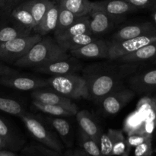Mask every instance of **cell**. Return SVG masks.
<instances>
[{"instance_id":"cell-1","label":"cell","mask_w":156,"mask_h":156,"mask_svg":"<svg viewBox=\"0 0 156 156\" xmlns=\"http://www.w3.org/2000/svg\"><path fill=\"white\" fill-rule=\"evenodd\" d=\"M140 65L111 60L86 66L82 77L86 82L89 100L98 105L104 97L123 85L131 75L138 72Z\"/></svg>"},{"instance_id":"cell-2","label":"cell","mask_w":156,"mask_h":156,"mask_svg":"<svg viewBox=\"0 0 156 156\" xmlns=\"http://www.w3.org/2000/svg\"><path fill=\"white\" fill-rule=\"evenodd\" d=\"M69 56L66 50L60 47L56 40L46 37L34 44L24 56L14 62V65L22 68L34 69L46 63Z\"/></svg>"},{"instance_id":"cell-3","label":"cell","mask_w":156,"mask_h":156,"mask_svg":"<svg viewBox=\"0 0 156 156\" xmlns=\"http://www.w3.org/2000/svg\"><path fill=\"white\" fill-rule=\"evenodd\" d=\"M47 82L49 87L70 100H89L86 82L82 76L76 73L51 76Z\"/></svg>"},{"instance_id":"cell-4","label":"cell","mask_w":156,"mask_h":156,"mask_svg":"<svg viewBox=\"0 0 156 156\" xmlns=\"http://www.w3.org/2000/svg\"><path fill=\"white\" fill-rule=\"evenodd\" d=\"M19 117L35 140L49 149L63 153L64 146L62 142L57 135L49 129L41 119L26 112Z\"/></svg>"},{"instance_id":"cell-5","label":"cell","mask_w":156,"mask_h":156,"mask_svg":"<svg viewBox=\"0 0 156 156\" xmlns=\"http://www.w3.org/2000/svg\"><path fill=\"white\" fill-rule=\"evenodd\" d=\"M42 37L41 35L35 34L2 43L0 44V60L14 63L24 56Z\"/></svg>"},{"instance_id":"cell-6","label":"cell","mask_w":156,"mask_h":156,"mask_svg":"<svg viewBox=\"0 0 156 156\" xmlns=\"http://www.w3.org/2000/svg\"><path fill=\"white\" fill-rule=\"evenodd\" d=\"M136 96L135 92L123 84L104 97L98 105L107 115L118 114Z\"/></svg>"},{"instance_id":"cell-7","label":"cell","mask_w":156,"mask_h":156,"mask_svg":"<svg viewBox=\"0 0 156 156\" xmlns=\"http://www.w3.org/2000/svg\"><path fill=\"white\" fill-rule=\"evenodd\" d=\"M156 41V34L144 35L121 41L108 42V59L116 60L121 56L133 53L147 44Z\"/></svg>"},{"instance_id":"cell-8","label":"cell","mask_w":156,"mask_h":156,"mask_svg":"<svg viewBox=\"0 0 156 156\" xmlns=\"http://www.w3.org/2000/svg\"><path fill=\"white\" fill-rule=\"evenodd\" d=\"M81 68H82V63L78 59H76V58L74 59L69 57V56L67 57L55 59L48 63L34 68L32 69L37 73L56 76L76 73Z\"/></svg>"},{"instance_id":"cell-9","label":"cell","mask_w":156,"mask_h":156,"mask_svg":"<svg viewBox=\"0 0 156 156\" xmlns=\"http://www.w3.org/2000/svg\"><path fill=\"white\" fill-rule=\"evenodd\" d=\"M128 87L136 94L149 95L156 93V69L135 73L127 79Z\"/></svg>"},{"instance_id":"cell-10","label":"cell","mask_w":156,"mask_h":156,"mask_svg":"<svg viewBox=\"0 0 156 156\" xmlns=\"http://www.w3.org/2000/svg\"><path fill=\"white\" fill-rule=\"evenodd\" d=\"M0 85L19 91H34L48 86L47 79L34 76H20L19 73L0 77Z\"/></svg>"},{"instance_id":"cell-11","label":"cell","mask_w":156,"mask_h":156,"mask_svg":"<svg viewBox=\"0 0 156 156\" xmlns=\"http://www.w3.org/2000/svg\"><path fill=\"white\" fill-rule=\"evenodd\" d=\"M30 95H31L32 99L37 101L48 104V105H59V106L69 108L76 113L78 112L77 106L76 104L73 103V101L66 98L62 94H59V92L49 86L34 90L32 91Z\"/></svg>"},{"instance_id":"cell-12","label":"cell","mask_w":156,"mask_h":156,"mask_svg":"<svg viewBox=\"0 0 156 156\" xmlns=\"http://www.w3.org/2000/svg\"><path fill=\"white\" fill-rule=\"evenodd\" d=\"M88 15L90 18L91 34L96 37L109 31L117 21V18L110 16L101 9L92 5Z\"/></svg>"},{"instance_id":"cell-13","label":"cell","mask_w":156,"mask_h":156,"mask_svg":"<svg viewBox=\"0 0 156 156\" xmlns=\"http://www.w3.org/2000/svg\"><path fill=\"white\" fill-rule=\"evenodd\" d=\"M69 52L76 59H108V44L104 40L96 39L83 47Z\"/></svg>"},{"instance_id":"cell-14","label":"cell","mask_w":156,"mask_h":156,"mask_svg":"<svg viewBox=\"0 0 156 156\" xmlns=\"http://www.w3.org/2000/svg\"><path fill=\"white\" fill-rule=\"evenodd\" d=\"M156 34V25L150 21L124 26L112 36L113 41H121L144 35Z\"/></svg>"},{"instance_id":"cell-15","label":"cell","mask_w":156,"mask_h":156,"mask_svg":"<svg viewBox=\"0 0 156 156\" xmlns=\"http://www.w3.org/2000/svg\"><path fill=\"white\" fill-rule=\"evenodd\" d=\"M91 5L101 9L110 16L117 19L126 14L138 10V9L134 7L125 0H103V1L91 2Z\"/></svg>"},{"instance_id":"cell-16","label":"cell","mask_w":156,"mask_h":156,"mask_svg":"<svg viewBox=\"0 0 156 156\" xmlns=\"http://www.w3.org/2000/svg\"><path fill=\"white\" fill-rule=\"evenodd\" d=\"M76 116L78 124L80 128V132L92 138L99 144V139L102 131L91 114L86 110H82L78 111Z\"/></svg>"},{"instance_id":"cell-17","label":"cell","mask_w":156,"mask_h":156,"mask_svg":"<svg viewBox=\"0 0 156 156\" xmlns=\"http://www.w3.org/2000/svg\"><path fill=\"white\" fill-rule=\"evenodd\" d=\"M59 5L53 2L50 6L42 21L34 28L33 30L41 36H46L50 32L54 31L56 27L59 15Z\"/></svg>"},{"instance_id":"cell-18","label":"cell","mask_w":156,"mask_h":156,"mask_svg":"<svg viewBox=\"0 0 156 156\" xmlns=\"http://www.w3.org/2000/svg\"><path fill=\"white\" fill-rule=\"evenodd\" d=\"M156 57V41L144 46L133 53L121 56L116 59L121 62L142 63L146 61H152Z\"/></svg>"},{"instance_id":"cell-19","label":"cell","mask_w":156,"mask_h":156,"mask_svg":"<svg viewBox=\"0 0 156 156\" xmlns=\"http://www.w3.org/2000/svg\"><path fill=\"white\" fill-rule=\"evenodd\" d=\"M44 120L55 129L62 141L68 147L72 146L71 126L68 120L62 117H53V116H47L44 117Z\"/></svg>"},{"instance_id":"cell-20","label":"cell","mask_w":156,"mask_h":156,"mask_svg":"<svg viewBox=\"0 0 156 156\" xmlns=\"http://www.w3.org/2000/svg\"><path fill=\"white\" fill-rule=\"evenodd\" d=\"M0 136L4 140L7 149L18 151L22 147L24 148V140H22L2 118H0Z\"/></svg>"},{"instance_id":"cell-21","label":"cell","mask_w":156,"mask_h":156,"mask_svg":"<svg viewBox=\"0 0 156 156\" xmlns=\"http://www.w3.org/2000/svg\"><path fill=\"white\" fill-rule=\"evenodd\" d=\"M85 34H91L90 30V18L89 15H84L79 17L71 25L62 30L60 34L55 38H66L74 35Z\"/></svg>"},{"instance_id":"cell-22","label":"cell","mask_w":156,"mask_h":156,"mask_svg":"<svg viewBox=\"0 0 156 156\" xmlns=\"http://www.w3.org/2000/svg\"><path fill=\"white\" fill-rule=\"evenodd\" d=\"M123 132L120 129H109L106 133H101L99 139V147L103 156H111L114 144L123 138Z\"/></svg>"},{"instance_id":"cell-23","label":"cell","mask_w":156,"mask_h":156,"mask_svg":"<svg viewBox=\"0 0 156 156\" xmlns=\"http://www.w3.org/2000/svg\"><path fill=\"white\" fill-rule=\"evenodd\" d=\"M98 39L91 34L74 35L66 38H55L56 42L66 51L76 50Z\"/></svg>"},{"instance_id":"cell-24","label":"cell","mask_w":156,"mask_h":156,"mask_svg":"<svg viewBox=\"0 0 156 156\" xmlns=\"http://www.w3.org/2000/svg\"><path fill=\"white\" fill-rule=\"evenodd\" d=\"M12 18L15 21V24L21 25L25 28L33 30L35 27V22L30 10L24 2L16 6L12 11Z\"/></svg>"},{"instance_id":"cell-25","label":"cell","mask_w":156,"mask_h":156,"mask_svg":"<svg viewBox=\"0 0 156 156\" xmlns=\"http://www.w3.org/2000/svg\"><path fill=\"white\" fill-rule=\"evenodd\" d=\"M30 10L35 22V27L42 21L50 6L53 4V0H27L23 2ZM34 30V29H33Z\"/></svg>"},{"instance_id":"cell-26","label":"cell","mask_w":156,"mask_h":156,"mask_svg":"<svg viewBox=\"0 0 156 156\" xmlns=\"http://www.w3.org/2000/svg\"><path fill=\"white\" fill-rule=\"evenodd\" d=\"M32 105L38 111H41L44 114H48L50 116H53V117H66L74 116L77 114L73 110L65 108V107L59 106V105L44 104L34 100H33Z\"/></svg>"},{"instance_id":"cell-27","label":"cell","mask_w":156,"mask_h":156,"mask_svg":"<svg viewBox=\"0 0 156 156\" xmlns=\"http://www.w3.org/2000/svg\"><path fill=\"white\" fill-rule=\"evenodd\" d=\"M59 5L78 17L88 15L91 9L90 0H59Z\"/></svg>"},{"instance_id":"cell-28","label":"cell","mask_w":156,"mask_h":156,"mask_svg":"<svg viewBox=\"0 0 156 156\" xmlns=\"http://www.w3.org/2000/svg\"><path fill=\"white\" fill-rule=\"evenodd\" d=\"M143 125L144 119L138 111H135L129 114L125 119L123 123V131L127 134V136L136 133L144 134Z\"/></svg>"},{"instance_id":"cell-29","label":"cell","mask_w":156,"mask_h":156,"mask_svg":"<svg viewBox=\"0 0 156 156\" xmlns=\"http://www.w3.org/2000/svg\"><path fill=\"white\" fill-rule=\"evenodd\" d=\"M31 30L15 24V26H8L0 29V44L12 41L21 37L28 36Z\"/></svg>"},{"instance_id":"cell-30","label":"cell","mask_w":156,"mask_h":156,"mask_svg":"<svg viewBox=\"0 0 156 156\" xmlns=\"http://www.w3.org/2000/svg\"><path fill=\"white\" fill-rule=\"evenodd\" d=\"M23 156H65L63 153L50 149L41 143H32L22 149Z\"/></svg>"},{"instance_id":"cell-31","label":"cell","mask_w":156,"mask_h":156,"mask_svg":"<svg viewBox=\"0 0 156 156\" xmlns=\"http://www.w3.org/2000/svg\"><path fill=\"white\" fill-rule=\"evenodd\" d=\"M79 17L76 16L73 12L59 5L57 24H56V29L53 31L54 36H56L59 34H60L62 30H65L69 25H71Z\"/></svg>"},{"instance_id":"cell-32","label":"cell","mask_w":156,"mask_h":156,"mask_svg":"<svg viewBox=\"0 0 156 156\" xmlns=\"http://www.w3.org/2000/svg\"><path fill=\"white\" fill-rule=\"evenodd\" d=\"M79 145L88 156H103L98 143L82 132L79 133Z\"/></svg>"},{"instance_id":"cell-33","label":"cell","mask_w":156,"mask_h":156,"mask_svg":"<svg viewBox=\"0 0 156 156\" xmlns=\"http://www.w3.org/2000/svg\"><path fill=\"white\" fill-rule=\"evenodd\" d=\"M0 111L17 117H20L25 113L24 108L19 102L2 97H0Z\"/></svg>"},{"instance_id":"cell-34","label":"cell","mask_w":156,"mask_h":156,"mask_svg":"<svg viewBox=\"0 0 156 156\" xmlns=\"http://www.w3.org/2000/svg\"><path fill=\"white\" fill-rule=\"evenodd\" d=\"M130 149L131 147L129 146V144H128L127 141H126V138L123 137V138L118 140V141L114 144L112 149L111 156H128L129 155Z\"/></svg>"},{"instance_id":"cell-35","label":"cell","mask_w":156,"mask_h":156,"mask_svg":"<svg viewBox=\"0 0 156 156\" xmlns=\"http://www.w3.org/2000/svg\"><path fill=\"white\" fill-rule=\"evenodd\" d=\"M153 149L152 146V139L136 146L134 156H152Z\"/></svg>"},{"instance_id":"cell-36","label":"cell","mask_w":156,"mask_h":156,"mask_svg":"<svg viewBox=\"0 0 156 156\" xmlns=\"http://www.w3.org/2000/svg\"><path fill=\"white\" fill-rule=\"evenodd\" d=\"M152 138V136H150L141 133H136L128 136L127 138H126V141H127L128 144L130 147H136V146L143 143L144 142L151 140Z\"/></svg>"},{"instance_id":"cell-37","label":"cell","mask_w":156,"mask_h":156,"mask_svg":"<svg viewBox=\"0 0 156 156\" xmlns=\"http://www.w3.org/2000/svg\"><path fill=\"white\" fill-rule=\"evenodd\" d=\"M136 9H147L152 10L156 7V0H125Z\"/></svg>"},{"instance_id":"cell-38","label":"cell","mask_w":156,"mask_h":156,"mask_svg":"<svg viewBox=\"0 0 156 156\" xmlns=\"http://www.w3.org/2000/svg\"><path fill=\"white\" fill-rule=\"evenodd\" d=\"M18 72L8 66L5 65L4 63L0 61V77L4 76H9V75L18 74Z\"/></svg>"},{"instance_id":"cell-39","label":"cell","mask_w":156,"mask_h":156,"mask_svg":"<svg viewBox=\"0 0 156 156\" xmlns=\"http://www.w3.org/2000/svg\"><path fill=\"white\" fill-rule=\"evenodd\" d=\"M63 154L65 156H88L82 149H69Z\"/></svg>"},{"instance_id":"cell-40","label":"cell","mask_w":156,"mask_h":156,"mask_svg":"<svg viewBox=\"0 0 156 156\" xmlns=\"http://www.w3.org/2000/svg\"><path fill=\"white\" fill-rule=\"evenodd\" d=\"M12 5L9 0H0V12H7Z\"/></svg>"},{"instance_id":"cell-41","label":"cell","mask_w":156,"mask_h":156,"mask_svg":"<svg viewBox=\"0 0 156 156\" xmlns=\"http://www.w3.org/2000/svg\"><path fill=\"white\" fill-rule=\"evenodd\" d=\"M0 156H18L15 155L14 152H11V151H7V150H0Z\"/></svg>"},{"instance_id":"cell-42","label":"cell","mask_w":156,"mask_h":156,"mask_svg":"<svg viewBox=\"0 0 156 156\" xmlns=\"http://www.w3.org/2000/svg\"><path fill=\"white\" fill-rule=\"evenodd\" d=\"M7 149V148H6V145L5 143L4 140H3L1 138V136H0V150H2V149Z\"/></svg>"},{"instance_id":"cell-43","label":"cell","mask_w":156,"mask_h":156,"mask_svg":"<svg viewBox=\"0 0 156 156\" xmlns=\"http://www.w3.org/2000/svg\"><path fill=\"white\" fill-rule=\"evenodd\" d=\"M152 11V19L154 21V24L156 25V7L154 8Z\"/></svg>"},{"instance_id":"cell-44","label":"cell","mask_w":156,"mask_h":156,"mask_svg":"<svg viewBox=\"0 0 156 156\" xmlns=\"http://www.w3.org/2000/svg\"><path fill=\"white\" fill-rule=\"evenodd\" d=\"M152 101H153V106H154V110H155V112L156 114V93L152 96Z\"/></svg>"},{"instance_id":"cell-45","label":"cell","mask_w":156,"mask_h":156,"mask_svg":"<svg viewBox=\"0 0 156 156\" xmlns=\"http://www.w3.org/2000/svg\"><path fill=\"white\" fill-rule=\"evenodd\" d=\"M9 2L11 3V5H12L13 3H15V2H25V1H27V0H9Z\"/></svg>"},{"instance_id":"cell-46","label":"cell","mask_w":156,"mask_h":156,"mask_svg":"<svg viewBox=\"0 0 156 156\" xmlns=\"http://www.w3.org/2000/svg\"><path fill=\"white\" fill-rule=\"evenodd\" d=\"M152 62L154 64V65H156V57L153 59V60H152Z\"/></svg>"},{"instance_id":"cell-47","label":"cell","mask_w":156,"mask_h":156,"mask_svg":"<svg viewBox=\"0 0 156 156\" xmlns=\"http://www.w3.org/2000/svg\"><path fill=\"white\" fill-rule=\"evenodd\" d=\"M56 1H59V0H56Z\"/></svg>"}]
</instances>
